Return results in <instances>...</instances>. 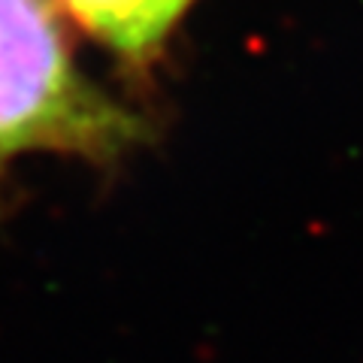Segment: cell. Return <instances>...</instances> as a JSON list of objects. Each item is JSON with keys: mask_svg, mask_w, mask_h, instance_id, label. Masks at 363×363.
I'll return each instance as SVG.
<instances>
[{"mask_svg": "<svg viewBox=\"0 0 363 363\" xmlns=\"http://www.w3.org/2000/svg\"><path fill=\"white\" fill-rule=\"evenodd\" d=\"M79 28L121 58L145 61L194 0H55Z\"/></svg>", "mask_w": 363, "mask_h": 363, "instance_id": "7a4b0ae2", "label": "cell"}, {"mask_svg": "<svg viewBox=\"0 0 363 363\" xmlns=\"http://www.w3.org/2000/svg\"><path fill=\"white\" fill-rule=\"evenodd\" d=\"M143 118L79 70L55 0H0V176L21 155L112 161Z\"/></svg>", "mask_w": 363, "mask_h": 363, "instance_id": "6da1fadb", "label": "cell"}]
</instances>
